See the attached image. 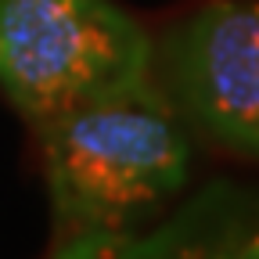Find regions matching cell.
Masks as SVG:
<instances>
[{"instance_id": "1", "label": "cell", "mask_w": 259, "mask_h": 259, "mask_svg": "<svg viewBox=\"0 0 259 259\" xmlns=\"http://www.w3.org/2000/svg\"><path fill=\"white\" fill-rule=\"evenodd\" d=\"M36 130L54 212L83 241L122 234L187 180V137L151 79L51 115Z\"/></svg>"}, {"instance_id": "2", "label": "cell", "mask_w": 259, "mask_h": 259, "mask_svg": "<svg viewBox=\"0 0 259 259\" xmlns=\"http://www.w3.org/2000/svg\"><path fill=\"white\" fill-rule=\"evenodd\" d=\"M151 40L112 0H0V87L32 122L148 83Z\"/></svg>"}, {"instance_id": "3", "label": "cell", "mask_w": 259, "mask_h": 259, "mask_svg": "<svg viewBox=\"0 0 259 259\" xmlns=\"http://www.w3.org/2000/svg\"><path fill=\"white\" fill-rule=\"evenodd\" d=\"M173 105L202 134L259 162V0H205L162 40Z\"/></svg>"}, {"instance_id": "4", "label": "cell", "mask_w": 259, "mask_h": 259, "mask_svg": "<svg viewBox=\"0 0 259 259\" xmlns=\"http://www.w3.org/2000/svg\"><path fill=\"white\" fill-rule=\"evenodd\" d=\"M148 252H241L259 255V198L245 191H216L198 198L177 223L162 227Z\"/></svg>"}]
</instances>
